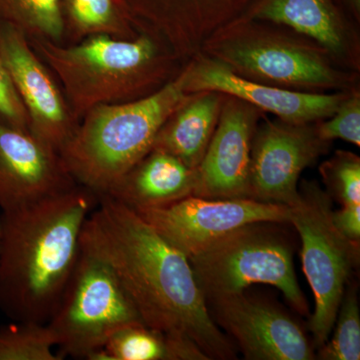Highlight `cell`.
<instances>
[{
  "label": "cell",
  "mask_w": 360,
  "mask_h": 360,
  "mask_svg": "<svg viewBox=\"0 0 360 360\" xmlns=\"http://www.w3.org/2000/svg\"><path fill=\"white\" fill-rule=\"evenodd\" d=\"M80 248L110 265L148 328L191 341L208 360L236 359L233 345L210 315L188 257L134 210L98 195Z\"/></svg>",
  "instance_id": "6da1fadb"
},
{
  "label": "cell",
  "mask_w": 360,
  "mask_h": 360,
  "mask_svg": "<svg viewBox=\"0 0 360 360\" xmlns=\"http://www.w3.org/2000/svg\"><path fill=\"white\" fill-rule=\"evenodd\" d=\"M98 196L79 186L0 214V309L47 323L77 264Z\"/></svg>",
  "instance_id": "7a4b0ae2"
},
{
  "label": "cell",
  "mask_w": 360,
  "mask_h": 360,
  "mask_svg": "<svg viewBox=\"0 0 360 360\" xmlns=\"http://www.w3.org/2000/svg\"><path fill=\"white\" fill-rule=\"evenodd\" d=\"M30 42L56 75L78 123L97 106L155 94L186 65L162 40L146 32L134 39L97 35L75 44Z\"/></svg>",
  "instance_id": "3957f363"
},
{
  "label": "cell",
  "mask_w": 360,
  "mask_h": 360,
  "mask_svg": "<svg viewBox=\"0 0 360 360\" xmlns=\"http://www.w3.org/2000/svg\"><path fill=\"white\" fill-rule=\"evenodd\" d=\"M184 82L182 68L150 96L89 110L59 153L75 182L97 196L108 193L153 149L163 123L191 96Z\"/></svg>",
  "instance_id": "277c9868"
},
{
  "label": "cell",
  "mask_w": 360,
  "mask_h": 360,
  "mask_svg": "<svg viewBox=\"0 0 360 360\" xmlns=\"http://www.w3.org/2000/svg\"><path fill=\"white\" fill-rule=\"evenodd\" d=\"M200 52L259 84L321 94L359 89V72L341 68L321 45L253 20L238 18L222 26Z\"/></svg>",
  "instance_id": "5b68a950"
},
{
  "label": "cell",
  "mask_w": 360,
  "mask_h": 360,
  "mask_svg": "<svg viewBox=\"0 0 360 360\" xmlns=\"http://www.w3.org/2000/svg\"><path fill=\"white\" fill-rule=\"evenodd\" d=\"M260 224L245 225L188 257L205 300L243 292L252 284H269L298 314H309L290 245Z\"/></svg>",
  "instance_id": "8992f818"
},
{
  "label": "cell",
  "mask_w": 360,
  "mask_h": 360,
  "mask_svg": "<svg viewBox=\"0 0 360 360\" xmlns=\"http://www.w3.org/2000/svg\"><path fill=\"white\" fill-rule=\"evenodd\" d=\"M290 207V224L302 239L303 271L314 295L309 329L321 348L333 331L359 245L345 238L333 221V198L314 181H303Z\"/></svg>",
  "instance_id": "52a82bcc"
},
{
  "label": "cell",
  "mask_w": 360,
  "mask_h": 360,
  "mask_svg": "<svg viewBox=\"0 0 360 360\" xmlns=\"http://www.w3.org/2000/svg\"><path fill=\"white\" fill-rule=\"evenodd\" d=\"M139 322L143 323L115 272L80 248L70 281L47 322L60 347L59 354L87 359L116 329Z\"/></svg>",
  "instance_id": "ba28073f"
},
{
  "label": "cell",
  "mask_w": 360,
  "mask_h": 360,
  "mask_svg": "<svg viewBox=\"0 0 360 360\" xmlns=\"http://www.w3.org/2000/svg\"><path fill=\"white\" fill-rule=\"evenodd\" d=\"M134 212L187 257L245 225L290 224V206L252 198L212 200L191 195Z\"/></svg>",
  "instance_id": "9c48e42d"
},
{
  "label": "cell",
  "mask_w": 360,
  "mask_h": 360,
  "mask_svg": "<svg viewBox=\"0 0 360 360\" xmlns=\"http://www.w3.org/2000/svg\"><path fill=\"white\" fill-rule=\"evenodd\" d=\"M315 123L265 118L258 124L251 148L250 198L288 206L298 200L303 170L328 153L331 144L319 136Z\"/></svg>",
  "instance_id": "30bf717a"
},
{
  "label": "cell",
  "mask_w": 360,
  "mask_h": 360,
  "mask_svg": "<svg viewBox=\"0 0 360 360\" xmlns=\"http://www.w3.org/2000/svg\"><path fill=\"white\" fill-rule=\"evenodd\" d=\"M0 56L30 118V130L60 153L78 122L58 80L40 58L25 33L0 22Z\"/></svg>",
  "instance_id": "8fae6325"
},
{
  "label": "cell",
  "mask_w": 360,
  "mask_h": 360,
  "mask_svg": "<svg viewBox=\"0 0 360 360\" xmlns=\"http://www.w3.org/2000/svg\"><path fill=\"white\" fill-rule=\"evenodd\" d=\"M213 321L238 343L246 359L311 360L314 347L295 319L245 291L206 300Z\"/></svg>",
  "instance_id": "7c38bea8"
},
{
  "label": "cell",
  "mask_w": 360,
  "mask_h": 360,
  "mask_svg": "<svg viewBox=\"0 0 360 360\" xmlns=\"http://www.w3.org/2000/svg\"><path fill=\"white\" fill-rule=\"evenodd\" d=\"M187 94L217 91L236 97L285 122L302 124L321 122L338 110L347 91H296L259 84L232 72L229 68L198 52L184 66Z\"/></svg>",
  "instance_id": "4fadbf2b"
},
{
  "label": "cell",
  "mask_w": 360,
  "mask_h": 360,
  "mask_svg": "<svg viewBox=\"0 0 360 360\" xmlns=\"http://www.w3.org/2000/svg\"><path fill=\"white\" fill-rule=\"evenodd\" d=\"M264 111L226 96L217 129L196 168L194 195L212 200L250 198L251 148Z\"/></svg>",
  "instance_id": "5bb4252c"
},
{
  "label": "cell",
  "mask_w": 360,
  "mask_h": 360,
  "mask_svg": "<svg viewBox=\"0 0 360 360\" xmlns=\"http://www.w3.org/2000/svg\"><path fill=\"white\" fill-rule=\"evenodd\" d=\"M77 186L58 150L0 120V208L32 205Z\"/></svg>",
  "instance_id": "9a60e30c"
},
{
  "label": "cell",
  "mask_w": 360,
  "mask_h": 360,
  "mask_svg": "<svg viewBox=\"0 0 360 360\" xmlns=\"http://www.w3.org/2000/svg\"><path fill=\"white\" fill-rule=\"evenodd\" d=\"M245 20L285 26L321 45L345 70L359 71V40L330 0H264Z\"/></svg>",
  "instance_id": "2e32d148"
},
{
  "label": "cell",
  "mask_w": 360,
  "mask_h": 360,
  "mask_svg": "<svg viewBox=\"0 0 360 360\" xmlns=\"http://www.w3.org/2000/svg\"><path fill=\"white\" fill-rule=\"evenodd\" d=\"M196 186V169L170 153L153 148L103 195L139 210L194 195Z\"/></svg>",
  "instance_id": "e0dca14e"
},
{
  "label": "cell",
  "mask_w": 360,
  "mask_h": 360,
  "mask_svg": "<svg viewBox=\"0 0 360 360\" xmlns=\"http://www.w3.org/2000/svg\"><path fill=\"white\" fill-rule=\"evenodd\" d=\"M224 98L225 94L217 91L191 94L163 123L153 148L196 169L217 129Z\"/></svg>",
  "instance_id": "ac0fdd59"
},
{
  "label": "cell",
  "mask_w": 360,
  "mask_h": 360,
  "mask_svg": "<svg viewBox=\"0 0 360 360\" xmlns=\"http://www.w3.org/2000/svg\"><path fill=\"white\" fill-rule=\"evenodd\" d=\"M61 15L60 44H75L97 35L134 39L141 32L129 7L120 0H61Z\"/></svg>",
  "instance_id": "d6986e66"
},
{
  "label": "cell",
  "mask_w": 360,
  "mask_h": 360,
  "mask_svg": "<svg viewBox=\"0 0 360 360\" xmlns=\"http://www.w3.org/2000/svg\"><path fill=\"white\" fill-rule=\"evenodd\" d=\"M89 360H177L172 338L146 324H127L116 329Z\"/></svg>",
  "instance_id": "ffe728a7"
},
{
  "label": "cell",
  "mask_w": 360,
  "mask_h": 360,
  "mask_svg": "<svg viewBox=\"0 0 360 360\" xmlns=\"http://www.w3.org/2000/svg\"><path fill=\"white\" fill-rule=\"evenodd\" d=\"M0 22L18 28L30 40L63 44L61 0H0Z\"/></svg>",
  "instance_id": "44dd1931"
},
{
  "label": "cell",
  "mask_w": 360,
  "mask_h": 360,
  "mask_svg": "<svg viewBox=\"0 0 360 360\" xmlns=\"http://www.w3.org/2000/svg\"><path fill=\"white\" fill-rule=\"evenodd\" d=\"M56 336L47 323L14 321L0 328V360H61L52 348Z\"/></svg>",
  "instance_id": "7402d4cb"
},
{
  "label": "cell",
  "mask_w": 360,
  "mask_h": 360,
  "mask_svg": "<svg viewBox=\"0 0 360 360\" xmlns=\"http://www.w3.org/2000/svg\"><path fill=\"white\" fill-rule=\"evenodd\" d=\"M333 338L319 349L323 360L360 359V315L354 288L345 291L335 322Z\"/></svg>",
  "instance_id": "603a6c76"
},
{
  "label": "cell",
  "mask_w": 360,
  "mask_h": 360,
  "mask_svg": "<svg viewBox=\"0 0 360 360\" xmlns=\"http://www.w3.org/2000/svg\"><path fill=\"white\" fill-rule=\"evenodd\" d=\"M321 174L331 198L342 205H360V158L350 151L338 150L322 163Z\"/></svg>",
  "instance_id": "cb8c5ba5"
},
{
  "label": "cell",
  "mask_w": 360,
  "mask_h": 360,
  "mask_svg": "<svg viewBox=\"0 0 360 360\" xmlns=\"http://www.w3.org/2000/svg\"><path fill=\"white\" fill-rule=\"evenodd\" d=\"M319 136L331 142L341 139L360 146L359 89L350 90L330 117L315 123Z\"/></svg>",
  "instance_id": "d4e9b609"
},
{
  "label": "cell",
  "mask_w": 360,
  "mask_h": 360,
  "mask_svg": "<svg viewBox=\"0 0 360 360\" xmlns=\"http://www.w3.org/2000/svg\"><path fill=\"white\" fill-rule=\"evenodd\" d=\"M0 120L15 129L30 130V118L0 56Z\"/></svg>",
  "instance_id": "484cf974"
},
{
  "label": "cell",
  "mask_w": 360,
  "mask_h": 360,
  "mask_svg": "<svg viewBox=\"0 0 360 360\" xmlns=\"http://www.w3.org/2000/svg\"><path fill=\"white\" fill-rule=\"evenodd\" d=\"M333 221L338 231L352 243L359 245L360 205H342L340 210H333Z\"/></svg>",
  "instance_id": "4316f807"
},
{
  "label": "cell",
  "mask_w": 360,
  "mask_h": 360,
  "mask_svg": "<svg viewBox=\"0 0 360 360\" xmlns=\"http://www.w3.org/2000/svg\"><path fill=\"white\" fill-rule=\"evenodd\" d=\"M205 0H186V2L187 4H188V2H193V4H195L196 6V2H205Z\"/></svg>",
  "instance_id": "83f0119b"
},
{
  "label": "cell",
  "mask_w": 360,
  "mask_h": 360,
  "mask_svg": "<svg viewBox=\"0 0 360 360\" xmlns=\"http://www.w3.org/2000/svg\"><path fill=\"white\" fill-rule=\"evenodd\" d=\"M354 4H356L357 6L359 4V0H354Z\"/></svg>",
  "instance_id": "f1b7e54d"
}]
</instances>
